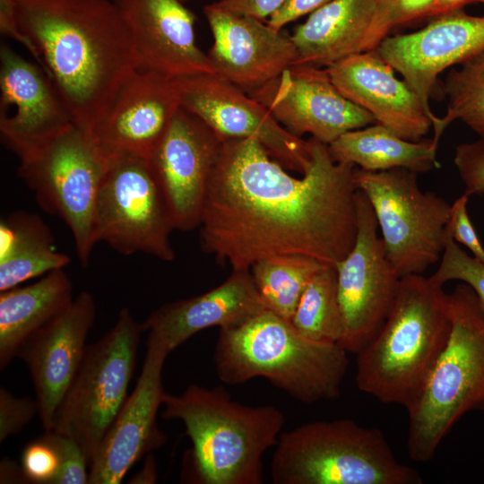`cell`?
<instances>
[{"mask_svg":"<svg viewBox=\"0 0 484 484\" xmlns=\"http://www.w3.org/2000/svg\"><path fill=\"white\" fill-rule=\"evenodd\" d=\"M312 163L297 177L254 139H224L207 185L200 245L220 264L249 270L263 258L301 255L334 265L358 229L356 167L335 162L310 137Z\"/></svg>","mask_w":484,"mask_h":484,"instance_id":"obj_1","label":"cell"},{"mask_svg":"<svg viewBox=\"0 0 484 484\" xmlns=\"http://www.w3.org/2000/svg\"><path fill=\"white\" fill-rule=\"evenodd\" d=\"M0 29L30 51L74 125L91 136L139 67L113 0H0Z\"/></svg>","mask_w":484,"mask_h":484,"instance_id":"obj_2","label":"cell"},{"mask_svg":"<svg viewBox=\"0 0 484 484\" xmlns=\"http://www.w3.org/2000/svg\"><path fill=\"white\" fill-rule=\"evenodd\" d=\"M443 286L432 276L400 278L386 320L357 353L355 380L360 391L404 408L418 396L451 331Z\"/></svg>","mask_w":484,"mask_h":484,"instance_id":"obj_3","label":"cell"},{"mask_svg":"<svg viewBox=\"0 0 484 484\" xmlns=\"http://www.w3.org/2000/svg\"><path fill=\"white\" fill-rule=\"evenodd\" d=\"M347 353L337 343L303 336L290 320L264 309L220 328L213 358L223 383L239 385L262 376L295 400L312 404L339 397Z\"/></svg>","mask_w":484,"mask_h":484,"instance_id":"obj_4","label":"cell"},{"mask_svg":"<svg viewBox=\"0 0 484 484\" xmlns=\"http://www.w3.org/2000/svg\"><path fill=\"white\" fill-rule=\"evenodd\" d=\"M162 404L164 419L186 427L200 483H263V455L276 445L285 423L278 408L245 405L220 386L194 384L179 395L164 393Z\"/></svg>","mask_w":484,"mask_h":484,"instance_id":"obj_5","label":"cell"},{"mask_svg":"<svg viewBox=\"0 0 484 484\" xmlns=\"http://www.w3.org/2000/svg\"><path fill=\"white\" fill-rule=\"evenodd\" d=\"M451 331L425 385L406 407L407 450L427 462L461 418L484 411V306L466 283L447 293Z\"/></svg>","mask_w":484,"mask_h":484,"instance_id":"obj_6","label":"cell"},{"mask_svg":"<svg viewBox=\"0 0 484 484\" xmlns=\"http://www.w3.org/2000/svg\"><path fill=\"white\" fill-rule=\"evenodd\" d=\"M271 462L274 484H421L395 457L383 432L352 419L305 423L280 435Z\"/></svg>","mask_w":484,"mask_h":484,"instance_id":"obj_7","label":"cell"},{"mask_svg":"<svg viewBox=\"0 0 484 484\" xmlns=\"http://www.w3.org/2000/svg\"><path fill=\"white\" fill-rule=\"evenodd\" d=\"M19 176L40 207L70 229L82 267L95 246L94 216L107 156L93 138L73 125L18 156Z\"/></svg>","mask_w":484,"mask_h":484,"instance_id":"obj_8","label":"cell"},{"mask_svg":"<svg viewBox=\"0 0 484 484\" xmlns=\"http://www.w3.org/2000/svg\"><path fill=\"white\" fill-rule=\"evenodd\" d=\"M418 175L405 169L367 171L354 180L375 213L386 256L402 278L422 274L442 256L451 206L434 192H423Z\"/></svg>","mask_w":484,"mask_h":484,"instance_id":"obj_9","label":"cell"},{"mask_svg":"<svg viewBox=\"0 0 484 484\" xmlns=\"http://www.w3.org/2000/svg\"><path fill=\"white\" fill-rule=\"evenodd\" d=\"M142 325L126 307L85 353L56 416L52 431L78 442L89 464L127 398Z\"/></svg>","mask_w":484,"mask_h":484,"instance_id":"obj_10","label":"cell"},{"mask_svg":"<svg viewBox=\"0 0 484 484\" xmlns=\"http://www.w3.org/2000/svg\"><path fill=\"white\" fill-rule=\"evenodd\" d=\"M106 156L95 206L96 243L104 242L124 255L143 253L173 261L175 228L147 160L128 154Z\"/></svg>","mask_w":484,"mask_h":484,"instance_id":"obj_11","label":"cell"},{"mask_svg":"<svg viewBox=\"0 0 484 484\" xmlns=\"http://www.w3.org/2000/svg\"><path fill=\"white\" fill-rule=\"evenodd\" d=\"M180 107L223 139H254L289 171L305 174L311 166L308 140L284 128L250 94L217 74L172 80Z\"/></svg>","mask_w":484,"mask_h":484,"instance_id":"obj_12","label":"cell"},{"mask_svg":"<svg viewBox=\"0 0 484 484\" xmlns=\"http://www.w3.org/2000/svg\"><path fill=\"white\" fill-rule=\"evenodd\" d=\"M358 229L353 246L334 266L343 318L339 345L358 353L380 330L393 305L400 277L392 267L370 202L357 191Z\"/></svg>","mask_w":484,"mask_h":484,"instance_id":"obj_13","label":"cell"},{"mask_svg":"<svg viewBox=\"0 0 484 484\" xmlns=\"http://www.w3.org/2000/svg\"><path fill=\"white\" fill-rule=\"evenodd\" d=\"M223 138L182 107L147 160L175 229L199 228L207 185Z\"/></svg>","mask_w":484,"mask_h":484,"instance_id":"obj_14","label":"cell"},{"mask_svg":"<svg viewBox=\"0 0 484 484\" xmlns=\"http://www.w3.org/2000/svg\"><path fill=\"white\" fill-rule=\"evenodd\" d=\"M289 132L330 144L341 134L375 124L373 116L346 99L325 67L295 64L250 93Z\"/></svg>","mask_w":484,"mask_h":484,"instance_id":"obj_15","label":"cell"},{"mask_svg":"<svg viewBox=\"0 0 484 484\" xmlns=\"http://www.w3.org/2000/svg\"><path fill=\"white\" fill-rule=\"evenodd\" d=\"M95 317L92 296L81 291L17 353L30 371L45 432L52 431L58 409L77 375Z\"/></svg>","mask_w":484,"mask_h":484,"instance_id":"obj_16","label":"cell"},{"mask_svg":"<svg viewBox=\"0 0 484 484\" xmlns=\"http://www.w3.org/2000/svg\"><path fill=\"white\" fill-rule=\"evenodd\" d=\"M484 48V16L462 10L435 17L414 32L385 37L376 48L377 54L421 99L426 109L436 116L429 100L439 74Z\"/></svg>","mask_w":484,"mask_h":484,"instance_id":"obj_17","label":"cell"},{"mask_svg":"<svg viewBox=\"0 0 484 484\" xmlns=\"http://www.w3.org/2000/svg\"><path fill=\"white\" fill-rule=\"evenodd\" d=\"M169 352L148 336L142 372L90 462V484H119L130 468L147 452L163 445L157 426L164 394L162 369Z\"/></svg>","mask_w":484,"mask_h":484,"instance_id":"obj_18","label":"cell"},{"mask_svg":"<svg viewBox=\"0 0 484 484\" xmlns=\"http://www.w3.org/2000/svg\"><path fill=\"white\" fill-rule=\"evenodd\" d=\"M213 43L207 53L217 75L250 94L297 61L290 36L214 2L203 7Z\"/></svg>","mask_w":484,"mask_h":484,"instance_id":"obj_19","label":"cell"},{"mask_svg":"<svg viewBox=\"0 0 484 484\" xmlns=\"http://www.w3.org/2000/svg\"><path fill=\"white\" fill-rule=\"evenodd\" d=\"M113 1L130 30L139 70L171 80L216 74L195 42V17L183 0Z\"/></svg>","mask_w":484,"mask_h":484,"instance_id":"obj_20","label":"cell"},{"mask_svg":"<svg viewBox=\"0 0 484 484\" xmlns=\"http://www.w3.org/2000/svg\"><path fill=\"white\" fill-rule=\"evenodd\" d=\"M75 125L43 69L0 49V132L17 155Z\"/></svg>","mask_w":484,"mask_h":484,"instance_id":"obj_21","label":"cell"},{"mask_svg":"<svg viewBox=\"0 0 484 484\" xmlns=\"http://www.w3.org/2000/svg\"><path fill=\"white\" fill-rule=\"evenodd\" d=\"M179 108L171 79L137 69L120 86L91 137L105 155L148 160Z\"/></svg>","mask_w":484,"mask_h":484,"instance_id":"obj_22","label":"cell"},{"mask_svg":"<svg viewBox=\"0 0 484 484\" xmlns=\"http://www.w3.org/2000/svg\"><path fill=\"white\" fill-rule=\"evenodd\" d=\"M325 69L346 99L405 140L423 139L439 121L375 49L350 55Z\"/></svg>","mask_w":484,"mask_h":484,"instance_id":"obj_23","label":"cell"},{"mask_svg":"<svg viewBox=\"0 0 484 484\" xmlns=\"http://www.w3.org/2000/svg\"><path fill=\"white\" fill-rule=\"evenodd\" d=\"M264 309L250 270H232L209 291L163 304L141 325L170 353L202 330L234 326Z\"/></svg>","mask_w":484,"mask_h":484,"instance_id":"obj_24","label":"cell"},{"mask_svg":"<svg viewBox=\"0 0 484 484\" xmlns=\"http://www.w3.org/2000/svg\"><path fill=\"white\" fill-rule=\"evenodd\" d=\"M374 13L375 0H332L316 9L290 36L295 64L327 67L359 53Z\"/></svg>","mask_w":484,"mask_h":484,"instance_id":"obj_25","label":"cell"},{"mask_svg":"<svg viewBox=\"0 0 484 484\" xmlns=\"http://www.w3.org/2000/svg\"><path fill=\"white\" fill-rule=\"evenodd\" d=\"M73 285L58 269L23 287L0 291V368L17 356L22 345L73 300Z\"/></svg>","mask_w":484,"mask_h":484,"instance_id":"obj_26","label":"cell"},{"mask_svg":"<svg viewBox=\"0 0 484 484\" xmlns=\"http://www.w3.org/2000/svg\"><path fill=\"white\" fill-rule=\"evenodd\" d=\"M437 148L433 137L408 141L377 123L349 131L328 144L335 162L367 171L405 169L417 174L439 167Z\"/></svg>","mask_w":484,"mask_h":484,"instance_id":"obj_27","label":"cell"},{"mask_svg":"<svg viewBox=\"0 0 484 484\" xmlns=\"http://www.w3.org/2000/svg\"><path fill=\"white\" fill-rule=\"evenodd\" d=\"M69 263V255L56 250L54 237L39 216L19 212L1 221L0 291L64 269Z\"/></svg>","mask_w":484,"mask_h":484,"instance_id":"obj_28","label":"cell"},{"mask_svg":"<svg viewBox=\"0 0 484 484\" xmlns=\"http://www.w3.org/2000/svg\"><path fill=\"white\" fill-rule=\"evenodd\" d=\"M324 264L307 255H281L260 259L249 270L265 308L290 320L307 283Z\"/></svg>","mask_w":484,"mask_h":484,"instance_id":"obj_29","label":"cell"},{"mask_svg":"<svg viewBox=\"0 0 484 484\" xmlns=\"http://www.w3.org/2000/svg\"><path fill=\"white\" fill-rule=\"evenodd\" d=\"M290 321L298 333L312 341L339 344L343 318L334 265L324 264L311 278Z\"/></svg>","mask_w":484,"mask_h":484,"instance_id":"obj_30","label":"cell"},{"mask_svg":"<svg viewBox=\"0 0 484 484\" xmlns=\"http://www.w3.org/2000/svg\"><path fill=\"white\" fill-rule=\"evenodd\" d=\"M458 65L449 71L444 82L447 108L433 128V138L437 142L455 120L484 137V48Z\"/></svg>","mask_w":484,"mask_h":484,"instance_id":"obj_31","label":"cell"},{"mask_svg":"<svg viewBox=\"0 0 484 484\" xmlns=\"http://www.w3.org/2000/svg\"><path fill=\"white\" fill-rule=\"evenodd\" d=\"M435 0H375V13L360 52L376 49L393 29L432 18Z\"/></svg>","mask_w":484,"mask_h":484,"instance_id":"obj_32","label":"cell"},{"mask_svg":"<svg viewBox=\"0 0 484 484\" xmlns=\"http://www.w3.org/2000/svg\"><path fill=\"white\" fill-rule=\"evenodd\" d=\"M431 276L442 285L449 281L466 283L484 306V262L462 249L449 229L439 266Z\"/></svg>","mask_w":484,"mask_h":484,"instance_id":"obj_33","label":"cell"},{"mask_svg":"<svg viewBox=\"0 0 484 484\" xmlns=\"http://www.w3.org/2000/svg\"><path fill=\"white\" fill-rule=\"evenodd\" d=\"M44 435L55 447L59 458V468L53 484L89 483V461L78 442L54 431L45 432Z\"/></svg>","mask_w":484,"mask_h":484,"instance_id":"obj_34","label":"cell"},{"mask_svg":"<svg viewBox=\"0 0 484 484\" xmlns=\"http://www.w3.org/2000/svg\"><path fill=\"white\" fill-rule=\"evenodd\" d=\"M58 468V454L45 435L26 445L22 469L27 482L53 484Z\"/></svg>","mask_w":484,"mask_h":484,"instance_id":"obj_35","label":"cell"},{"mask_svg":"<svg viewBox=\"0 0 484 484\" xmlns=\"http://www.w3.org/2000/svg\"><path fill=\"white\" fill-rule=\"evenodd\" d=\"M454 165L467 195L484 194V137L459 144L455 148Z\"/></svg>","mask_w":484,"mask_h":484,"instance_id":"obj_36","label":"cell"},{"mask_svg":"<svg viewBox=\"0 0 484 484\" xmlns=\"http://www.w3.org/2000/svg\"><path fill=\"white\" fill-rule=\"evenodd\" d=\"M39 413L37 400L14 397L5 388H0V442L21 432Z\"/></svg>","mask_w":484,"mask_h":484,"instance_id":"obj_37","label":"cell"},{"mask_svg":"<svg viewBox=\"0 0 484 484\" xmlns=\"http://www.w3.org/2000/svg\"><path fill=\"white\" fill-rule=\"evenodd\" d=\"M468 200L469 195L463 193L452 203L448 229L454 241L466 246L474 257L484 262V247L470 220Z\"/></svg>","mask_w":484,"mask_h":484,"instance_id":"obj_38","label":"cell"},{"mask_svg":"<svg viewBox=\"0 0 484 484\" xmlns=\"http://www.w3.org/2000/svg\"><path fill=\"white\" fill-rule=\"evenodd\" d=\"M332 0H286L267 23L273 29L281 30L288 23L310 14Z\"/></svg>","mask_w":484,"mask_h":484,"instance_id":"obj_39","label":"cell"},{"mask_svg":"<svg viewBox=\"0 0 484 484\" xmlns=\"http://www.w3.org/2000/svg\"><path fill=\"white\" fill-rule=\"evenodd\" d=\"M286 0H219V7L238 14L264 20L271 17Z\"/></svg>","mask_w":484,"mask_h":484,"instance_id":"obj_40","label":"cell"},{"mask_svg":"<svg viewBox=\"0 0 484 484\" xmlns=\"http://www.w3.org/2000/svg\"><path fill=\"white\" fill-rule=\"evenodd\" d=\"M484 3V0H435L433 17L462 10L468 4Z\"/></svg>","mask_w":484,"mask_h":484,"instance_id":"obj_41","label":"cell"},{"mask_svg":"<svg viewBox=\"0 0 484 484\" xmlns=\"http://www.w3.org/2000/svg\"><path fill=\"white\" fill-rule=\"evenodd\" d=\"M27 482L22 469H19L13 462L6 459L1 462V483L5 482Z\"/></svg>","mask_w":484,"mask_h":484,"instance_id":"obj_42","label":"cell"},{"mask_svg":"<svg viewBox=\"0 0 484 484\" xmlns=\"http://www.w3.org/2000/svg\"><path fill=\"white\" fill-rule=\"evenodd\" d=\"M183 1H186V0H183Z\"/></svg>","mask_w":484,"mask_h":484,"instance_id":"obj_43","label":"cell"}]
</instances>
